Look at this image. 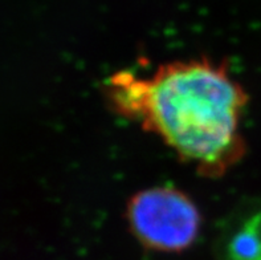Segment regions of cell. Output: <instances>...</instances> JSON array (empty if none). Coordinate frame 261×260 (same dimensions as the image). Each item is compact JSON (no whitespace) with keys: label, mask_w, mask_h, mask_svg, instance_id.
<instances>
[{"label":"cell","mask_w":261,"mask_h":260,"mask_svg":"<svg viewBox=\"0 0 261 260\" xmlns=\"http://www.w3.org/2000/svg\"><path fill=\"white\" fill-rule=\"evenodd\" d=\"M125 217L137 241L161 252H180L191 247L203 223L194 199L170 184L137 191L126 203Z\"/></svg>","instance_id":"7a4b0ae2"},{"label":"cell","mask_w":261,"mask_h":260,"mask_svg":"<svg viewBox=\"0 0 261 260\" xmlns=\"http://www.w3.org/2000/svg\"><path fill=\"white\" fill-rule=\"evenodd\" d=\"M102 93L114 114L156 135L202 177H224L247 154L242 121L249 96L227 59L172 60L150 75L121 69Z\"/></svg>","instance_id":"6da1fadb"},{"label":"cell","mask_w":261,"mask_h":260,"mask_svg":"<svg viewBox=\"0 0 261 260\" xmlns=\"http://www.w3.org/2000/svg\"><path fill=\"white\" fill-rule=\"evenodd\" d=\"M220 260H261V201L238 211L223 231Z\"/></svg>","instance_id":"3957f363"}]
</instances>
